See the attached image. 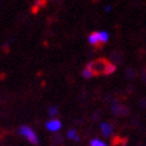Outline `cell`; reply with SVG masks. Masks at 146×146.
Listing matches in <instances>:
<instances>
[{"mask_svg": "<svg viewBox=\"0 0 146 146\" xmlns=\"http://www.w3.org/2000/svg\"><path fill=\"white\" fill-rule=\"evenodd\" d=\"M46 127L50 131H58L61 128V122L59 120H52V121L47 123Z\"/></svg>", "mask_w": 146, "mask_h": 146, "instance_id": "cell-4", "label": "cell"}, {"mask_svg": "<svg viewBox=\"0 0 146 146\" xmlns=\"http://www.w3.org/2000/svg\"><path fill=\"white\" fill-rule=\"evenodd\" d=\"M46 3H47V0H36V6H44V5H46Z\"/></svg>", "mask_w": 146, "mask_h": 146, "instance_id": "cell-11", "label": "cell"}, {"mask_svg": "<svg viewBox=\"0 0 146 146\" xmlns=\"http://www.w3.org/2000/svg\"><path fill=\"white\" fill-rule=\"evenodd\" d=\"M134 74H135V72H134V70H132V69H130V70L127 71V76L129 78H132L133 76H134Z\"/></svg>", "mask_w": 146, "mask_h": 146, "instance_id": "cell-13", "label": "cell"}, {"mask_svg": "<svg viewBox=\"0 0 146 146\" xmlns=\"http://www.w3.org/2000/svg\"><path fill=\"white\" fill-rule=\"evenodd\" d=\"M82 76H83L84 78H87V79H88V78H91L94 75H92L91 71L89 70V69L87 68V67H85V68L83 69V70H82Z\"/></svg>", "mask_w": 146, "mask_h": 146, "instance_id": "cell-7", "label": "cell"}, {"mask_svg": "<svg viewBox=\"0 0 146 146\" xmlns=\"http://www.w3.org/2000/svg\"><path fill=\"white\" fill-rule=\"evenodd\" d=\"M67 136H68L69 139H75L76 141L79 140L77 134H76V131L74 130V129H70V130L68 131V133H67Z\"/></svg>", "mask_w": 146, "mask_h": 146, "instance_id": "cell-6", "label": "cell"}, {"mask_svg": "<svg viewBox=\"0 0 146 146\" xmlns=\"http://www.w3.org/2000/svg\"><path fill=\"white\" fill-rule=\"evenodd\" d=\"M90 146H107L104 142H102L98 139H94L90 141Z\"/></svg>", "mask_w": 146, "mask_h": 146, "instance_id": "cell-8", "label": "cell"}, {"mask_svg": "<svg viewBox=\"0 0 146 146\" xmlns=\"http://www.w3.org/2000/svg\"><path fill=\"white\" fill-rule=\"evenodd\" d=\"M112 112L113 114H118V113H121V109H120V106L119 105H114L112 108Z\"/></svg>", "mask_w": 146, "mask_h": 146, "instance_id": "cell-10", "label": "cell"}, {"mask_svg": "<svg viewBox=\"0 0 146 146\" xmlns=\"http://www.w3.org/2000/svg\"><path fill=\"white\" fill-rule=\"evenodd\" d=\"M88 42L90 45L94 46L96 48H98V49H100L102 47H104V45H105V44L102 42L100 33H98V32H92L90 35H89Z\"/></svg>", "mask_w": 146, "mask_h": 146, "instance_id": "cell-3", "label": "cell"}, {"mask_svg": "<svg viewBox=\"0 0 146 146\" xmlns=\"http://www.w3.org/2000/svg\"><path fill=\"white\" fill-rule=\"evenodd\" d=\"M19 133H21L23 136H25L31 143L36 144V145L39 143L38 136H36V134L31 129L30 127H27V126H21V129H19Z\"/></svg>", "mask_w": 146, "mask_h": 146, "instance_id": "cell-2", "label": "cell"}, {"mask_svg": "<svg viewBox=\"0 0 146 146\" xmlns=\"http://www.w3.org/2000/svg\"><path fill=\"white\" fill-rule=\"evenodd\" d=\"M100 128H102V132L105 136H110L113 132V126L110 125V124L107 123H103L100 125Z\"/></svg>", "mask_w": 146, "mask_h": 146, "instance_id": "cell-5", "label": "cell"}, {"mask_svg": "<svg viewBox=\"0 0 146 146\" xmlns=\"http://www.w3.org/2000/svg\"><path fill=\"white\" fill-rule=\"evenodd\" d=\"M100 39H102V42L104 44H106L109 40V35L107 34L106 32H100Z\"/></svg>", "mask_w": 146, "mask_h": 146, "instance_id": "cell-9", "label": "cell"}, {"mask_svg": "<svg viewBox=\"0 0 146 146\" xmlns=\"http://www.w3.org/2000/svg\"><path fill=\"white\" fill-rule=\"evenodd\" d=\"M49 112H50V116H55V115L57 114V109L55 107H52V108H50Z\"/></svg>", "mask_w": 146, "mask_h": 146, "instance_id": "cell-12", "label": "cell"}, {"mask_svg": "<svg viewBox=\"0 0 146 146\" xmlns=\"http://www.w3.org/2000/svg\"><path fill=\"white\" fill-rule=\"evenodd\" d=\"M110 64L111 62L106 58H98L94 61L89 62L86 67L91 71L94 76L106 75V72H107V69Z\"/></svg>", "mask_w": 146, "mask_h": 146, "instance_id": "cell-1", "label": "cell"}]
</instances>
